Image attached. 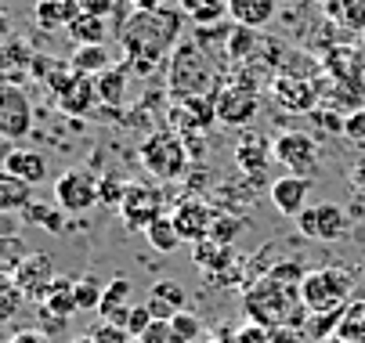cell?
Masks as SVG:
<instances>
[{
	"label": "cell",
	"instance_id": "45",
	"mask_svg": "<svg viewBox=\"0 0 365 343\" xmlns=\"http://www.w3.org/2000/svg\"><path fill=\"white\" fill-rule=\"evenodd\" d=\"M83 15H98V19H109L116 11V0H76Z\"/></svg>",
	"mask_w": 365,
	"mask_h": 343
},
{
	"label": "cell",
	"instance_id": "21",
	"mask_svg": "<svg viewBox=\"0 0 365 343\" xmlns=\"http://www.w3.org/2000/svg\"><path fill=\"white\" fill-rule=\"evenodd\" d=\"M80 15V4L76 0H36L33 8V19L40 29L55 33V29H69V22Z\"/></svg>",
	"mask_w": 365,
	"mask_h": 343
},
{
	"label": "cell",
	"instance_id": "30",
	"mask_svg": "<svg viewBox=\"0 0 365 343\" xmlns=\"http://www.w3.org/2000/svg\"><path fill=\"white\" fill-rule=\"evenodd\" d=\"M326 15L344 26V29H354V33H365V0H326Z\"/></svg>",
	"mask_w": 365,
	"mask_h": 343
},
{
	"label": "cell",
	"instance_id": "14",
	"mask_svg": "<svg viewBox=\"0 0 365 343\" xmlns=\"http://www.w3.org/2000/svg\"><path fill=\"white\" fill-rule=\"evenodd\" d=\"M272 206L282 213V217H300L307 210V191H311V181L307 177H297V174H286L279 181H272Z\"/></svg>",
	"mask_w": 365,
	"mask_h": 343
},
{
	"label": "cell",
	"instance_id": "39",
	"mask_svg": "<svg viewBox=\"0 0 365 343\" xmlns=\"http://www.w3.org/2000/svg\"><path fill=\"white\" fill-rule=\"evenodd\" d=\"M170 325H174V332L181 336V343H195V339H202V318L192 315V311H178V315L170 318Z\"/></svg>",
	"mask_w": 365,
	"mask_h": 343
},
{
	"label": "cell",
	"instance_id": "47",
	"mask_svg": "<svg viewBox=\"0 0 365 343\" xmlns=\"http://www.w3.org/2000/svg\"><path fill=\"white\" fill-rule=\"evenodd\" d=\"M8 343H55L47 332H40V329H22V332H15Z\"/></svg>",
	"mask_w": 365,
	"mask_h": 343
},
{
	"label": "cell",
	"instance_id": "9",
	"mask_svg": "<svg viewBox=\"0 0 365 343\" xmlns=\"http://www.w3.org/2000/svg\"><path fill=\"white\" fill-rule=\"evenodd\" d=\"M120 217L127 221V228L145 231L152 221L163 217V191L152 184H141V181H130L123 203H120Z\"/></svg>",
	"mask_w": 365,
	"mask_h": 343
},
{
	"label": "cell",
	"instance_id": "42",
	"mask_svg": "<svg viewBox=\"0 0 365 343\" xmlns=\"http://www.w3.org/2000/svg\"><path fill=\"white\" fill-rule=\"evenodd\" d=\"M98 343H134V336L127 332V329H120V325H113V322H101L94 332H91Z\"/></svg>",
	"mask_w": 365,
	"mask_h": 343
},
{
	"label": "cell",
	"instance_id": "52",
	"mask_svg": "<svg viewBox=\"0 0 365 343\" xmlns=\"http://www.w3.org/2000/svg\"><path fill=\"white\" fill-rule=\"evenodd\" d=\"M358 297H361V300H365V285H358Z\"/></svg>",
	"mask_w": 365,
	"mask_h": 343
},
{
	"label": "cell",
	"instance_id": "11",
	"mask_svg": "<svg viewBox=\"0 0 365 343\" xmlns=\"http://www.w3.org/2000/svg\"><path fill=\"white\" fill-rule=\"evenodd\" d=\"M214 109H217V123H225V127H246L257 116V109H260V97H257V90L250 83H228V87L217 90Z\"/></svg>",
	"mask_w": 365,
	"mask_h": 343
},
{
	"label": "cell",
	"instance_id": "27",
	"mask_svg": "<svg viewBox=\"0 0 365 343\" xmlns=\"http://www.w3.org/2000/svg\"><path fill=\"white\" fill-rule=\"evenodd\" d=\"M69 69L80 76H101L106 69H113V55L106 51V43H87V47H76L73 51Z\"/></svg>",
	"mask_w": 365,
	"mask_h": 343
},
{
	"label": "cell",
	"instance_id": "7",
	"mask_svg": "<svg viewBox=\"0 0 365 343\" xmlns=\"http://www.w3.org/2000/svg\"><path fill=\"white\" fill-rule=\"evenodd\" d=\"M297 231L311 242H340L351 235V217L336 203H319L297 217Z\"/></svg>",
	"mask_w": 365,
	"mask_h": 343
},
{
	"label": "cell",
	"instance_id": "2",
	"mask_svg": "<svg viewBox=\"0 0 365 343\" xmlns=\"http://www.w3.org/2000/svg\"><path fill=\"white\" fill-rule=\"evenodd\" d=\"M242 307L246 318L264 325V329H304L307 325V307L300 300V285L293 282H279L272 275L264 278H253L242 292Z\"/></svg>",
	"mask_w": 365,
	"mask_h": 343
},
{
	"label": "cell",
	"instance_id": "51",
	"mask_svg": "<svg viewBox=\"0 0 365 343\" xmlns=\"http://www.w3.org/2000/svg\"><path fill=\"white\" fill-rule=\"evenodd\" d=\"M319 343H344L340 336H329V339H319Z\"/></svg>",
	"mask_w": 365,
	"mask_h": 343
},
{
	"label": "cell",
	"instance_id": "54",
	"mask_svg": "<svg viewBox=\"0 0 365 343\" xmlns=\"http://www.w3.org/2000/svg\"><path fill=\"white\" fill-rule=\"evenodd\" d=\"M279 4H293V0H279Z\"/></svg>",
	"mask_w": 365,
	"mask_h": 343
},
{
	"label": "cell",
	"instance_id": "37",
	"mask_svg": "<svg viewBox=\"0 0 365 343\" xmlns=\"http://www.w3.org/2000/svg\"><path fill=\"white\" fill-rule=\"evenodd\" d=\"M101 297H106V285H101L94 275L76 278V307L80 311H98L101 307Z\"/></svg>",
	"mask_w": 365,
	"mask_h": 343
},
{
	"label": "cell",
	"instance_id": "44",
	"mask_svg": "<svg viewBox=\"0 0 365 343\" xmlns=\"http://www.w3.org/2000/svg\"><path fill=\"white\" fill-rule=\"evenodd\" d=\"M235 339H239V343H272V329L250 322L246 329H239V332H235Z\"/></svg>",
	"mask_w": 365,
	"mask_h": 343
},
{
	"label": "cell",
	"instance_id": "20",
	"mask_svg": "<svg viewBox=\"0 0 365 343\" xmlns=\"http://www.w3.org/2000/svg\"><path fill=\"white\" fill-rule=\"evenodd\" d=\"M40 304H43V311H47L51 318H58V322L73 318V315L80 311V307H76V278H66V275H58L55 282H51L47 297H43Z\"/></svg>",
	"mask_w": 365,
	"mask_h": 343
},
{
	"label": "cell",
	"instance_id": "12",
	"mask_svg": "<svg viewBox=\"0 0 365 343\" xmlns=\"http://www.w3.org/2000/svg\"><path fill=\"white\" fill-rule=\"evenodd\" d=\"M170 221L181 235V242H188V246H195V242L210 238V228H214V210L206 206L202 199H181L174 210H170Z\"/></svg>",
	"mask_w": 365,
	"mask_h": 343
},
{
	"label": "cell",
	"instance_id": "8",
	"mask_svg": "<svg viewBox=\"0 0 365 343\" xmlns=\"http://www.w3.org/2000/svg\"><path fill=\"white\" fill-rule=\"evenodd\" d=\"M33 130V102L19 83H0V137L19 141Z\"/></svg>",
	"mask_w": 365,
	"mask_h": 343
},
{
	"label": "cell",
	"instance_id": "18",
	"mask_svg": "<svg viewBox=\"0 0 365 343\" xmlns=\"http://www.w3.org/2000/svg\"><path fill=\"white\" fill-rule=\"evenodd\" d=\"M174 123H178V134L181 130H202V127H210L214 120H217V109H214V102L210 97H178L174 102Z\"/></svg>",
	"mask_w": 365,
	"mask_h": 343
},
{
	"label": "cell",
	"instance_id": "32",
	"mask_svg": "<svg viewBox=\"0 0 365 343\" xmlns=\"http://www.w3.org/2000/svg\"><path fill=\"white\" fill-rule=\"evenodd\" d=\"M336 336L344 343H365V300L361 297L347 300V307L340 315V325H336Z\"/></svg>",
	"mask_w": 365,
	"mask_h": 343
},
{
	"label": "cell",
	"instance_id": "48",
	"mask_svg": "<svg viewBox=\"0 0 365 343\" xmlns=\"http://www.w3.org/2000/svg\"><path fill=\"white\" fill-rule=\"evenodd\" d=\"M138 11H152V8H163V0H134Z\"/></svg>",
	"mask_w": 365,
	"mask_h": 343
},
{
	"label": "cell",
	"instance_id": "19",
	"mask_svg": "<svg viewBox=\"0 0 365 343\" xmlns=\"http://www.w3.org/2000/svg\"><path fill=\"white\" fill-rule=\"evenodd\" d=\"M94 102H98L94 76H80V73H73V76L62 83V90H58V105H62V112H73V116L91 112Z\"/></svg>",
	"mask_w": 365,
	"mask_h": 343
},
{
	"label": "cell",
	"instance_id": "31",
	"mask_svg": "<svg viewBox=\"0 0 365 343\" xmlns=\"http://www.w3.org/2000/svg\"><path fill=\"white\" fill-rule=\"evenodd\" d=\"M69 40L76 43V47H87V43H106V33H109V26H106V19H98V15H76L73 22H69Z\"/></svg>",
	"mask_w": 365,
	"mask_h": 343
},
{
	"label": "cell",
	"instance_id": "1",
	"mask_svg": "<svg viewBox=\"0 0 365 343\" xmlns=\"http://www.w3.org/2000/svg\"><path fill=\"white\" fill-rule=\"evenodd\" d=\"M181 26H185V15L167 4L152 11H134L120 29V40L127 47V65L134 73H155L178 51Z\"/></svg>",
	"mask_w": 365,
	"mask_h": 343
},
{
	"label": "cell",
	"instance_id": "46",
	"mask_svg": "<svg viewBox=\"0 0 365 343\" xmlns=\"http://www.w3.org/2000/svg\"><path fill=\"white\" fill-rule=\"evenodd\" d=\"M344 134H347L351 141H365V109H354V112L347 116Z\"/></svg>",
	"mask_w": 365,
	"mask_h": 343
},
{
	"label": "cell",
	"instance_id": "4",
	"mask_svg": "<svg viewBox=\"0 0 365 343\" xmlns=\"http://www.w3.org/2000/svg\"><path fill=\"white\" fill-rule=\"evenodd\" d=\"M358 289V278L347 268H311L300 278V300L307 315H326V311H344L351 292Z\"/></svg>",
	"mask_w": 365,
	"mask_h": 343
},
{
	"label": "cell",
	"instance_id": "6",
	"mask_svg": "<svg viewBox=\"0 0 365 343\" xmlns=\"http://www.w3.org/2000/svg\"><path fill=\"white\" fill-rule=\"evenodd\" d=\"M272 156L297 177H307V181H315L319 170H322V149H319V141L311 137V134H279L275 144H272Z\"/></svg>",
	"mask_w": 365,
	"mask_h": 343
},
{
	"label": "cell",
	"instance_id": "36",
	"mask_svg": "<svg viewBox=\"0 0 365 343\" xmlns=\"http://www.w3.org/2000/svg\"><path fill=\"white\" fill-rule=\"evenodd\" d=\"M62 213H66L62 206H43V203L33 199V203L26 206L22 217H26L29 224H40L43 231H62V228H66V217H62Z\"/></svg>",
	"mask_w": 365,
	"mask_h": 343
},
{
	"label": "cell",
	"instance_id": "35",
	"mask_svg": "<svg viewBox=\"0 0 365 343\" xmlns=\"http://www.w3.org/2000/svg\"><path fill=\"white\" fill-rule=\"evenodd\" d=\"M22 304H26V292L19 289V282L8 278V275H0V325L11 322L22 311Z\"/></svg>",
	"mask_w": 365,
	"mask_h": 343
},
{
	"label": "cell",
	"instance_id": "29",
	"mask_svg": "<svg viewBox=\"0 0 365 343\" xmlns=\"http://www.w3.org/2000/svg\"><path fill=\"white\" fill-rule=\"evenodd\" d=\"M235 163L253 181H260V177H264V170H268V149H264V141H260V137H242L239 149H235Z\"/></svg>",
	"mask_w": 365,
	"mask_h": 343
},
{
	"label": "cell",
	"instance_id": "15",
	"mask_svg": "<svg viewBox=\"0 0 365 343\" xmlns=\"http://www.w3.org/2000/svg\"><path fill=\"white\" fill-rule=\"evenodd\" d=\"M279 15V0H228V19L242 29H268Z\"/></svg>",
	"mask_w": 365,
	"mask_h": 343
},
{
	"label": "cell",
	"instance_id": "49",
	"mask_svg": "<svg viewBox=\"0 0 365 343\" xmlns=\"http://www.w3.org/2000/svg\"><path fill=\"white\" fill-rule=\"evenodd\" d=\"M0 235H15V224L8 221V213H0Z\"/></svg>",
	"mask_w": 365,
	"mask_h": 343
},
{
	"label": "cell",
	"instance_id": "40",
	"mask_svg": "<svg viewBox=\"0 0 365 343\" xmlns=\"http://www.w3.org/2000/svg\"><path fill=\"white\" fill-rule=\"evenodd\" d=\"M134 343H181V336L174 332V325L170 322H152Z\"/></svg>",
	"mask_w": 365,
	"mask_h": 343
},
{
	"label": "cell",
	"instance_id": "38",
	"mask_svg": "<svg viewBox=\"0 0 365 343\" xmlns=\"http://www.w3.org/2000/svg\"><path fill=\"white\" fill-rule=\"evenodd\" d=\"M127 184H130V181H120L116 174H106V177L98 181V203L109 206V210H120L123 195H127Z\"/></svg>",
	"mask_w": 365,
	"mask_h": 343
},
{
	"label": "cell",
	"instance_id": "17",
	"mask_svg": "<svg viewBox=\"0 0 365 343\" xmlns=\"http://www.w3.org/2000/svg\"><path fill=\"white\" fill-rule=\"evenodd\" d=\"M145 307L152 311V318H155V322H170L178 311H185V289H181L178 282H170V278L152 282Z\"/></svg>",
	"mask_w": 365,
	"mask_h": 343
},
{
	"label": "cell",
	"instance_id": "22",
	"mask_svg": "<svg viewBox=\"0 0 365 343\" xmlns=\"http://www.w3.org/2000/svg\"><path fill=\"white\" fill-rule=\"evenodd\" d=\"M4 170L15 174V177H22V181H29L33 188L47 181V159L40 152H33V149H11L4 156Z\"/></svg>",
	"mask_w": 365,
	"mask_h": 343
},
{
	"label": "cell",
	"instance_id": "25",
	"mask_svg": "<svg viewBox=\"0 0 365 343\" xmlns=\"http://www.w3.org/2000/svg\"><path fill=\"white\" fill-rule=\"evenodd\" d=\"M272 94H275V102L286 109V112H307L311 105H315V90H311L304 80H289V76H282V80H275V87H272Z\"/></svg>",
	"mask_w": 365,
	"mask_h": 343
},
{
	"label": "cell",
	"instance_id": "13",
	"mask_svg": "<svg viewBox=\"0 0 365 343\" xmlns=\"http://www.w3.org/2000/svg\"><path fill=\"white\" fill-rule=\"evenodd\" d=\"M11 278H15L19 289L26 292V300H43L47 289H51V282H55L58 275H55V260H51L47 253H29Z\"/></svg>",
	"mask_w": 365,
	"mask_h": 343
},
{
	"label": "cell",
	"instance_id": "50",
	"mask_svg": "<svg viewBox=\"0 0 365 343\" xmlns=\"http://www.w3.org/2000/svg\"><path fill=\"white\" fill-rule=\"evenodd\" d=\"M76 343H98V339H94V336H91V332H87V336H80V339H76Z\"/></svg>",
	"mask_w": 365,
	"mask_h": 343
},
{
	"label": "cell",
	"instance_id": "34",
	"mask_svg": "<svg viewBox=\"0 0 365 343\" xmlns=\"http://www.w3.org/2000/svg\"><path fill=\"white\" fill-rule=\"evenodd\" d=\"M33 250L26 246V242L19 238V235H0V275H15L19 271V264L29 257Z\"/></svg>",
	"mask_w": 365,
	"mask_h": 343
},
{
	"label": "cell",
	"instance_id": "3",
	"mask_svg": "<svg viewBox=\"0 0 365 343\" xmlns=\"http://www.w3.org/2000/svg\"><path fill=\"white\" fill-rule=\"evenodd\" d=\"M221 80V69L199 40H181L170 55V87L178 97H206Z\"/></svg>",
	"mask_w": 365,
	"mask_h": 343
},
{
	"label": "cell",
	"instance_id": "33",
	"mask_svg": "<svg viewBox=\"0 0 365 343\" xmlns=\"http://www.w3.org/2000/svg\"><path fill=\"white\" fill-rule=\"evenodd\" d=\"M145 238H148V246H152L155 253H174V250L181 246V235H178L170 213H163L160 221H152V224L145 228Z\"/></svg>",
	"mask_w": 365,
	"mask_h": 343
},
{
	"label": "cell",
	"instance_id": "43",
	"mask_svg": "<svg viewBox=\"0 0 365 343\" xmlns=\"http://www.w3.org/2000/svg\"><path fill=\"white\" fill-rule=\"evenodd\" d=\"M152 322H155V318H152V311H148V307L141 304V307H134V311H130V322H127V332H130V336L138 339V336H141V332H145V329H148Z\"/></svg>",
	"mask_w": 365,
	"mask_h": 343
},
{
	"label": "cell",
	"instance_id": "53",
	"mask_svg": "<svg viewBox=\"0 0 365 343\" xmlns=\"http://www.w3.org/2000/svg\"><path fill=\"white\" fill-rule=\"evenodd\" d=\"M311 4H326V0H311Z\"/></svg>",
	"mask_w": 365,
	"mask_h": 343
},
{
	"label": "cell",
	"instance_id": "5",
	"mask_svg": "<svg viewBox=\"0 0 365 343\" xmlns=\"http://www.w3.org/2000/svg\"><path fill=\"white\" fill-rule=\"evenodd\" d=\"M141 163L152 177L178 181L188 174V141L174 130H155L141 141Z\"/></svg>",
	"mask_w": 365,
	"mask_h": 343
},
{
	"label": "cell",
	"instance_id": "23",
	"mask_svg": "<svg viewBox=\"0 0 365 343\" xmlns=\"http://www.w3.org/2000/svg\"><path fill=\"white\" fill-rule=\"evenodd\" d=\"M33 203V184L8 174L4 167H0V213H26V206Z\"/></svg>",
	"mask_w": 365,
	"mask_h": 343
},
{
	"label": "cell",
	"instance_id": "16",
	"mask_svg": "<svg viewBox=\"0 0 365 343\" xmlns=\"http://www.w3.org/2000/svg\"><path fill=\"white\" fill-rule=\"evenodd\" d=\"M130 292H134L130 278H123V275H120V278H113V282L106 285V297H101V307H98L101 322H113V325L127 329L130 311H134V304H130Z\"/></svg>",
	"mask_w": 365,
	"mask_h": 343
},
{
	"label": "cell",
	"instance_id": "10",
	"mask_svg": "<svg viewBox=\"0 0 365 343\" xmlns=\"http://www.w3.org/2000/svg\"><path fill=\"white\" fill-rule=\"evenodd\" d=\"M55 206H62L66 213H87L91 206H98V177L87 170H66L55 181Z\"/></svg>",
	"mask_w": 365,
	"mask_h": 343
},
{
	"label": "cell",
	"instance_id": "24",
	"mask_svg": "<svg viewBox=\"0 0 365 343\" xmlns=\"http://www.w3.org/2000/svg\"><path fill=\"white\" fill-rule=\"evenodd\" d=\"M33 51L22 43V40H15V36H8L4 43H0V73H4V80L8 83H15V80H22L29 69H33Z\"/></svg>",
	"mask_w": 365,
	"mask_h": 343
},
{
	"label": "cell",
	"instance_id": "28",
	"mask_svg": "<svg viewBox=\"0 0 365 343\" xmlns=\"http://www.w3.org/2000/svg\"><path fill=\"white\" fill-rule=\"evenodd\" d=\"M94 90H98V102H106L109 109H123V102H127V69L113 65L101 76H94Z\"/></svg>",
	"mask_w": 365,
	"mask_h": 343
},
{
	"label": "cell",
	"instance_id": "26",
	"mask_svg": "<svg viewBox=\"0 0 365 343\" xmlns=\"http://www.w3.org/2000/svg\"><path fill=\"white\" fill-rule=\"evenodd\" d=\"M178 11L199 29H214L221 19H228V0H178Z\"/></svg>",
	"mask_w": 365,
	"mask_h": 343
},
{
	"label": "cell",
	"instance_id": "41",
	"mask_svg": "<svg viewBox=\"0 0 365 343\" xmlns=\"http://www.w3.org/2000/svg\"><path fill=\"white\" fill-rule=\"evenodd\" d=\"M239 231H242V221H235V217H217L214 228H210V238L221 242V246H232V238H235Z\"/></svg>",
	"mask_w": 365,
	"mask_h": 343
}]
</instances>
